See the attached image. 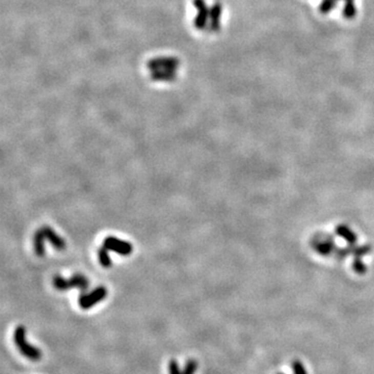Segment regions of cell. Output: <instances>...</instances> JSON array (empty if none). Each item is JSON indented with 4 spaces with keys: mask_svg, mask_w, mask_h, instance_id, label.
Here are the masks:
<instances>
[{
    "mask_svg": "<svg viewBox=\"0 0 374 374\" xmlns=\"http://www.w3.org/2000/svg\"><path fill=\"white\" fill-rule=\"evenodd\" d=\"M198 369V362L196 360H189L186 362L182 374H196V371Z\"/></svg>",
    "mask_w": 374,
    "mask_h": 374,
    "instance_id": "obj_15",
    "label": "cell"
},
{
    "mask_svg": "<svg viewBox=\"0 0 374 374\" xmlns=\"http://www.w3.org/2000/svg\"><path fill=\"white\" fill-rule=\"evenodd\" d=\"M336 234L343 238L350 245H354L358 240V236L356 235V233L348 226H346L345 223H340L336 227Z\"/></svg>",
    "mask_w": 374,
    "mask_h": 374,
    "instance_id": "obj_10",
    "label": "cell"
},
{
    "mask_svg": "<svg viewBox=\"0 0 374 374\" xmlns=\"http://www.w3.org/2000/svg\"><path fill=\"white\" fill-rule=\"evenodd\" d=\"M278 374H284V373H278Z\"/></svg>",
    "mask_w": 374,
    "mask_h": 374,
    "instance_id": "obj_20",
    "label": "cell"
},
{
    "mask_svg": "<svg viewBox=\"0 0 374 374\" xmlns=\"http://www.w3.org/2000/svg\"><path fill=\"white\" fill-rule=\"evenodd\" d=\"M53 285L57 290H60V291L68 290L73 287H77L82 290H86L89 286V281L85 276H82L80 274L74 275L70 280H66L59 276H56L53 279Z\"/></svg>",
    "mask_w": 374,
    "mask_h": 374,
    "instance_id": "obj_2",
    "label": "cell"
},
{
    "mask_svg": "<svg viewBox=\"0 0 374 374\" xmlns=\"http://www.w3.org/2000/svg\"><path fill=\"white\" fill-rule=\"evenodd\" d=\"M342 14L345 19H354L356 17L357 9H356L354 0H346Z\"/></svg>",
    "mask_w": 374,
    "mask_h": 374,
    "instance_id": "obj_14",
    "label": "cell"
},
{
    "mask_svg": "<svg viewBox=\"0 0 374 374\" xmlns=\"http://www.w3.org/2000/svg\"><path fill=\"white\" fill-rule=\"evenodd\" d=\"M292 369H293L294 374H308V372H307L304 364L301 361H298V360L293 361V363H292Z\"/></svg>",
    "mask_w": 374,
    "mask_h": 374,
    "instance_id": "obj_18",
    "label": "cell"
},
{
    "mask_svg": "<svg viewBox=\"0 0 374 374\" xmlns=\"http://www.w3.org/2000/svg\"><path fill=\"white\" fill-rule=\"evenodd\" d=\"M313 246L317 253L322 256H328L337 251V247L331 238L326 237L324 239H318L313 242Z\"/></svg>",
    "mask_w": 374,
    "mask_h": 374,
    "instance_id": "obj_7",
    "label": "cell"
},
{
    "mask_svg": "<svg viewBox=\"0 0 374 374\" xmlns=\"http://www.w3.org/2000/svg\"><path fill=\"white\" fill-rule=\"evenodd\" d=\"M107 290L105 287H98L89 294H81L79 297V306L81 309H91L106 297Z\"/></svg>",
    "mask_w": 374,
    "mask_h": 374,
    "instance_id": "obj_3",
    "label": "cell"
},
{
    "mask_svg": "<svg viewBox=\"0 0 374 374\" xmlns=\"http://www.w3.org/2000/svg\"><path fill=\"white\" fill-rule=\"evenodd\" d=\"M14 342H15L17 348L19 349V351L28 360L33 361V362L41 360L42 351L37 347H35L27 342L25 326L19 325L16 327L15 333H14Z\"/></svg>",
    "mask_w": 374,
    "mask_h": 374,
    "instance_id": "obj_1",
    "label": "cell"
},
{
    "mask_svg": "<svg viewBox=\"0 0 374 374\" xmlns=\"http://www.w3.org/2000/svg\"><path fill=\"white\" fill-rule=\"evenodd\" d=\"M45 235L42 232V230L36 231V233L33 236V245H34V252L36 256L42 257L45 255Z\"/></svg>",
    "mask_w": 374,
    "mask_h": 374,
    "instance_id": "obj_12",
    "label": "cell"
},
{
    "mask_svg": "<svg viewBox=\"0 0 374 374\" xmlns=\"http://www.w3.org/2000/svg\"><path fill=\"white\" fill-rule=\"evenodd\" d=\"M352 268L354 271L359 274V275H364L366 274L367 272V267L366 265L363 263L362 260H361V257H355V261H354V264H352Z\"/></svg>",
    "mask_w": 374,
    "mask_h": 374,
    "instance_id": "obj_17",
    "label": "cell"
},
{
    "mask_svg": "<svg viewBox=\"0 0 374 374\" xmlns=\"http://www.w3.org/2000/svg\"><path fill=\"white\" fill-rule=\"evenodd\" d=\"M337 0H322L320 7H319V11L322 14H327L329 13L336 6Z\"/></svg>",
    "mask_w": 374,
    "mask_h": 374,
    "instance_id": "obj_16",
    "label": "cell"
},
{
    "mask_svg": "<svg viewBox=\"0 0 374 374\" xmlns=\"http://www.w3.org/2000/svg\"><path fill=\"white\" fill-rule=\"evenodd\" d=\"M222 7L220 3H215L210 8V17H209V29L211 31H217L220 28V17H221Z\"/></svg>",
    "mask_w": 374,
    "mask_h": 374,
    "instance_id": "obj_8",
    "label": "cell"
},
{
    "mask_svg": "<svg viewBox=\"0 0 374 374\" xmlns=\"http://www.w3.org/2000/svg\"><path fill=\"white\" fill-rule=\"evenodd\" d=\"M42 232L45 235V238H47L49 240V242L57 250V251H64L66 247V242L65 240L57 235L53 229L49 228V227H44L41 229Z\"/></svg>",
    "mask_w": 374,
    "mask_h": 374,
    "instance_id": "obj_9",
    "label": "cell"
},
{
    "mask_svg": "<svg viewBox=\"0 0 374 374\" xmlns=\"http://www.w3.org/2000/svg\"><path fill=\"white\" fill-rule=\"evenodd\" d=\"M194 6L196 7L198 14L195 19V26L198 29L206 28L209 17H210V9L207 7L205 0H194Z\"/></svg>",
    "mask_w": 374,
    "mask_h": 374,
    "instance_id": "obj_6",
    "label": "cell"
},
{
    "mask_svg": "<svg viewBox=\"0 0 374 374\" xmlns=\"http://www.w3.org/2000/svg\"><path fill=\"white\" fill-rule=\"evenodd\" d=\"M151 78L155 81H173L177 78V73L174 69H160L152 71Z\"/></svg>",
    "mask_w": 374,
    "mask_h": 374,
    "instance_id": "obj_11",
    "label": "cell"
},
{
    "mask_svg": "<svg viewBox=\"0 0 374 374\" xmlns=\"http://www.w3.org/2000/svg\"><path fill=\"white\" fill-rule=\"evenodd\" d=\"M103 245L106 248H108L109 251L116 252L123 256H128L132 253V245L129 242L121 240L117 237H112V236L106 237Z\"/></svg>",
    "mask_w": 374,
    "mask_h": 374,
    "instance_id": "obj_5",
    "label": "cell"
},
{
    "mask_svg": "<svg viewBox=\"0 0 374 374\" xmlns=\"http://www.w3.org/2000/svg\"><path fill=\"white\" fill-rule=\"evenodd\" d=\"M108 248H106L104 245L99 250L98 252V256H99V261L103 267L105 268H109L111 266V260L109 257V253H108Z\"/></svg>",
    "mask_w": 374,
    "mask_h": 374,
    "instance_id": "obj_13",
    "label": "cell"
},
{
    "mask_svg": "<svg viewBox=\"0 0 374 374\" xmlns=\"http://www.w3.org/2000/svg\"><path fill=\"white\" fill-rule=\"evenodd\" d=\"M169 372L170 374H182V371L180 370L179 367V363L175 359L171 360L169 363Z\"/></svg>",
    "mask_w": 374,
    "mask_h": 374,
    "instance_id": "obj_19",
    "label": "cell"
},
{
    "mask_svg": "<svg viewBox=\"0 0 374 374\" xmlns=\"http://www.w3.org/2000/svg\"><path fill=\"white\" fill-rule=\"evenodd\" d=\"M180 65V60L177 57L174 56H159L155 57L153 59H150L147 63V68L151 71L160 70V69H174L177 70V68Z\"/></svg>",
    "mask_w": 374,
    "mask_h": 374,
    "instance_id": "obj_4",
    "label": "cell"
},
{
    "mask_svg": "<svg viewBox=\"0 0 374 374\" xmlns=\"http://www.w3.org/2000/svg\"><path fill=\"white\" fill-rule=\"evenodd\" d=\"M345 2H346V0H345Z\"/></svg>",
    "mask_w": 374,
    "mask_h": 374,
    "instance_id": "obj_21",
    "label": "cell"
}]
</instances>
